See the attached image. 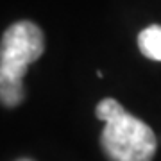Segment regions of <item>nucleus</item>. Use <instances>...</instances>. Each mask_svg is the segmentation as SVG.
<instances>
[{
	"label": "nucleus",
	"mask_w": 161,
	"mask_h": 161,
	"mask_svg": "<svg viewBox=\"0 0 161 161\" xmlns=\"http://www.w3.org/2000/svg\"><path fill=\"white\" fill-rule=\"evenodd\" d=\"M124 108H122L120 102H116L115 98H104L102 102H98L97 106V118H100V120L108 122L111 120V118H115V116H118L120 113H124Z\"/></svg>",
	"instance_id": "5"
},
{
	"label": "nucleus",
	"mask_w": 161,
	"mask_h": 161,
	"mask_svg": "<svg viewBox=\"0 0 161 161\" xmlns=\"http://www.w3.org/2000/svg\"><path fill=\"white\" fill-rule=\"evenodd\" d=\"M100 143L111 161H152L156 152L152 129L127 111L106 122Z\"/></svg>",
	"instance_id": "1"
},
{
	"label": "nucleus",
	"mask_w": 161,
	"mask_h": 161,
	"mask_svg": "<svg viewBox=\"0 0 161 161\" xmlns=\"http://www.w3.org/2000/svg\"><path fill=\"white\" fill-rule=\"evenodd\" d=\"M0 98L6 108H14L23 100V82L22 79L0 77Z\"/></svg>",
	"instance_id": "4"
},
{
	"label": "nucleus",
	"mask_w": 161,
	"mask_h": 161,
	"mask_svg": "<svg viewBox=\"0 0 161 161\" xmlns=\"http://www.w3.org/2000/svg\"><path fill=\"white\" fill-rule=\"evenodd\" d=\"M18 161H31V159H18Z\"/></svg>",
	"instance_id": "6"
},
{
	"label": "nucleus",
	"mask_w": 161,
	"mask_h": 161,
	"mask_svg": "<svg viewBox=\"0 0 161 161\" xmlns=\"http://www.w3.org/2000/svg\"><path fill=\"white\" fill-rule=\"evenodd\" d=\"M138 47L145 58L161 61V25H150L138 34Z\"/></svg>",
	"instance_id": "3"
},
{
	"label": "nucleus",
	"mask_w": 161,
	"mask_h": 161,
	"mask_svg": "<svg viewBox=\"0 0 161 161\" xmlns=\"http://www.w3.org/2000/svg\"><path fill=\"white\" fill-rule=\"evenodd\" d=\"M45 50L41 29L32 22L22 20L13 23L2 36L0 45V77L23 79L31 63Z\"/></svg>",
	"instance_id": "2"
}]
</instances>
